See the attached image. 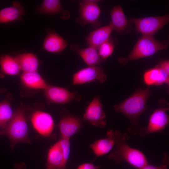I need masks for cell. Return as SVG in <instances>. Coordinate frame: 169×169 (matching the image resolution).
<instances>
[{
    "label": "cell",
    "instance_id": "cell-28",
    "mask_svg": "<svg viewBox=\"0 0 169 169\" xmlns=\"http://www.w3.org/2000/svg\"><path fill=\"white\" fill-rule=\"evenodd\" d=\"M167 165L165 164H162L160 166H157L147 164L141 169H167Z\"/></svg>",
    "mask_w": 169,
    "mask_h": 169
},
{
    "label": "cell",
    "instance_id": "cell-11",
    "mask_svg": "<svg viewBox=\"0 0 169 169\" xmlns=\"http://www.w3.org/2000/svg\"><path fill=\"white\" fill-rule=\"evenodd\" d=\"M168 107L162 106L156 110L151 115L147 126L145 127V135L161 132L168 125L169 118L167 112Z\"/></svg>",
    "mask_w": 169,
    "mask_h": 169
},
{
    "label": "cell",
    "instance_id": "cell-5",
    "mask_svg": "<svg viewBox=\"0 0 169 169\" xmlns=\"http://www.w3.org/2000/svg\"><path fill=\"white\" fill-rule=\"evenodd\" d=\"M129 22L135 24L137 31L143 36H153L169 21V14L140 18H131Z\"/></svg>",
    "mask_w": 169,
    "mask_h": 169
},
{
    "label": "cell",
    "instance_id": "cell-12",
    "mask_svg": "<svg viewBox=\"0 0 169 169\" xmlns=\"http://www.w3.org/2000/svg\"><path fill=\"white\" fill-rule=\"evenodd\" d=\"M82 125V121L79 118L66 113L62 117L57 126L61 137L69 139L79 131Z\"/></svg>",
    "mask_w": 169,
    "mask_h": 169
},
{
    "label": "cell",
    "instance_id": "cell-9",
    "mask_svg": "<svg viewBox=\"0 0 169 169\" xmlns=\"http://www.w3.org/2000/svg\"><path fill=\"white\" fill-rule=\"evenodd\" d=\"M107 78L104 70L101 67L88 66L79 70L73 74L72 84L73 85H78L93 81L103 83Z\"/></svg>",
    "mask_w": 169,
    "mask_h": 169
},
{
    "label": "cell",
    "instance_id": "cell-1",
    "mask_svg": "<svg viewBox=\"0 0 169 169\" xmlns=\"http://www.w3.org/2000/svg\"><path fill=\"white\" fill-rule=\"evenodd\" d=\"M151 92L149 88L139 89L123 101L114 106L115 110L123 114L131 122L127 131L134 135L145 136V127L140 125L139 120L141 115L147 108V102Z\"/></svg>",
    "mask_w": 169,
    "mask_h": 169
},
{
    "label": "cell",
    "instance_id": "cell-14",
    "mask_svg": "<svg viewBox=\"0 0 169 169\" xmlns=\"http://www.w3.org/2000/svg\"><path fill=\"white\" fill-rule=\"evenodd\" d=\"M67 161L59 141L52 146L48 151L46 169H65Z\"/></svg>",
    "mask_w": 169,
    "mask_h": 169
},
{
    "label": "cell",
    "instance_id": "cell-8",
    "mask_svg": "<svg viewBox=\"0 0 169 169\" xmlns=\"http://www.w3.org/2000/svg\"><path fill=\"white\" fill-rule=\"evenodd\" d=\"M106 114L104 111L100 97H94L86 107L82 120L95 127L103 128L106 125Z\"/></svg>",
    "mask_w": 169,
    "mask_h": 169
},
{
    "label": "cell",
    "instance_id": "cell-20",
    "mask_svg": "<svg viewBox=\"0 0 169 169\" xmlns=\"http://www.w3.org/2000/svg\"><path fill=\"white\" fill-rule=\"evenodd\" d=\"M114 131H109L107 132L106 138L96 140L90 145L96 157L106 154L112 149L115 145V142L113 137Z\"/></svg>",
    "mask_w": 169,
    "mask_h": 169
},
{
    "label": "cell",
    "instance_id": "cell-23",
    "mask_svg": "<svg viewBox=\"0 0 169 169\" xmlns=\"http://www.w3.org/2000/svg\"><path fill=\"white\" fill-rule=\"evenodd\" d=\"M15 58L23 72L37 71L39 65L37 56L32 53H24L19 54Z\"/></svg>",
    "mask_w": 169,
    "mask_h": 169
},
{
    "label": "cell",
    "instance_id": "cell-29",
    "mask_svg": "<svg viewBox=\"0 0 169 169\" xmlns=\"http://www.w3.org/2000/svg\"><path fill=\"white\" fill-rule=\"evenodd\" d=\"M26 166L23 162L16 163L14 165V169H25Z\"/></svg>",
    "mask_w": 169,
    "mask_h": 169
},
{
    "label": "cell",
    "instance_id": "cell-4",
    "mask_svg": "<svg viewBox=\"0 0 169 169\" xmlns=\"http://www.w3.org/2000/svg\"><path fill=\"white\" fill-rule=\"evenodd\" d=\"M168 41H159L153 36H143L138 39L132 51L125 58L119 57L118 61L125 66L128 62L151 56L159 51L167 49Z\"/></svg>",
    "mask_w": 169,
    "mask_h": 169
},
{
    "label": "cell",
    "instance_id": "cell-19",
    "mask_svg": "<svg viewBox=\"0 0 169 169\" xmlns=\"http://www.w3.org/2000/svg\"><path fill=\"white\" fill-rule=\"evenodd\" d=\"M24 8L18 1H14L12 6L0 10V23L21 21L25 14Z\"/></svg>",
    "mask_w": 169,
    "mask_h": 169
},
{
    "label": "cell",
    "instance_id": "cell-25",
    "mask_svg": "<svg viewBox=\"0 0 169 169\" xmlns=\"http://www.w3.org/2000/svg\"><path fill=\"white\" fill-rule=\"evenodd\" d=\"M5 99L0 102V128L3 129L12 118L13 113L10 104V96L7 94Z\"/></svg>",
    "mask_w": 169,
    "mask_h": 169
},
{
    "label": "cell",
    "instance_id": "cell-16",
    "mask_svg": "<svg viewBox=\"0 0 169 169\" xmlns=\"http://www.w3.org/2000/svg\"><path fill=\"white\" fill-rule=\"evenodd\" d=\"M70 49L80 56L88 66H97L105 60L100 56L97 49L89 46L85 48H80L77 44L71 45Z\"/></svg>",
    "mask_w": 169,
    "mask_h": 169
},
{
    "label": "cell",
    "instance_id": "cell-27",
    "mask_svg": "<svg viewBox=\"0 0 169 169\" xmlns=\"http://www.w3.org/2000/svg\"><path fill=\"white\" fill-rule=\"evenodd\" d=\"M100 166H96L92 163H84L79 165L77 169H99Z\"/></svg>",
    "mask_w": 169,
    "mask_h": 169
},
{
    "label": "cell",
    "instance_id": "cell-13",
    "mask_svg": "<svg viewBox=\"0 0 169 169\" xmlns=\"http://www.w3.org/2000/svg\"><path fill=\"white\" fill-rule=\"evenodd\" d=\"M145 84L148 86L169 84V71L160 67L157 64L155 68L146 71L143 75Z\"/></svg>",
    "mask_w": 169,
    "mask_h": 169
},
{
    "label": "cell",
    "instance_id": "cell-22",
    "mask_svg": "<svg viewBox=\"0 0 169 169\" xmlns=\"http://www.w3.org/2000/svg\"><path fill=\"white\" fill-rule=\"evenodd\" d=\"M111 24L113 30L119 33L124 31L127 27V20L121 6H114L110 11Z\"/></svg>",
    "mask_w": 169,
    "mask_h": 169
},
{
    "label": "cell",
    "instance_id": "cell-24",
    "mask_svg": "<svg viewBox=\"0 0 169 169\" xmlns=\"http://www.w3.org/2000/svg\"><path fill=\"white\" fill-rule=\"evenodd\" d=\"M0 75H16L21 70L15 57L8 55H3L0 57Z\"/></svg>",
    "mask_w": 169,
    "mask_h": 169
},
{
    "label": "cell",
    "instance_id": "cell-6",
    "mask_svg": "<svg viewBox=\"0 0 169 169\" xmlns=\"http://www.w3.org/2000/svg\"><path fill=\"white\" fill-rule=\"evenodd\" d=\"M98 0H83L79 3V17L76 22L82 26L89 24L95 29L101 25L99 20L101 10L97 4Z\"/></svg>",
    "mask_w": 169,
    "mask_h": 169
},
{
    "label": "cell",
    "instance_id": "cell-2",
    "mask_svg": "<svg viewBox=\"0 0 169 169\" xmlns=\"http://www.w3.org/2000/svg\"><path fill=\"white\" fill-rule=\"evenodd\" d=\"M113 137L116 148L108 156L109 159L117 164L125 161L138 169L148 164L146 156L142 152L127 144L128 138L127 133L117 130L114 131Z\"/></svg>",
    "mask_w": 169,
    "mask_h": 169
},
{
    "label": "cell",
    "instance_id": "cell-7",
    "mask_svg": "<svg viewBox=\"0 0 169 169\" xmlns=\"http://www.w3.org/2000/svg\"><path fill=\"white\" fill-rule=\"evenodd\" d=\"M43 91L49 103L64 104L73 101H79L81 98L79 93L63 87L48 84Z\"/></svg>",
    "mask_w": 169,
    "mask_h": 169
},
{
    "label": "cell",
    "instance_id": "cell-15",
    "mask_svg": "<svg viewBox=\"0 0 169 169\" xmlns=\"http://www.w3.org/2000/svg\"><path fill=\"white\" fill-rule=\"evenodd\" d=\"M47 35L44 39L43 49L51 53H59L68 46L67 41L54 30L46 29Z\"/></svg>",
    "mask_w": 169,
    "mask_h": 169
},
{
    "label": "cell",
    "instance_id": "cell-3",
    "mask_svg": "<svg viewBox=\"0 0 169 169\" xmlns=\"http://www.w3.org/2000/svg\"><path fill=\"white\" fill-rule=\"evenodd\" d=\"M0 135L8 137L12 149L17 144L25 143L30 144L26 111L22 105L14 112L10 120L0 131Z\"/></svg>",
    "mask_w": 169,
    "mask_h": 169
},
{
    "label": "cell",
    "instance_id": "cell-10",
    "mask_svg": "<svg viewBox=\"0 0 169 169\" xmlns=\"http://www.w3.org/2000/svg\"><path fill=\"white\" fill-rule=\"evenodd\" d=\"M32 125L40 135L45 137L50 136L54 127V122L51 115L40 110L34 112L31 117Z\"/></svg>",
    "mask_w": 169,
    "mask_h": 169
},
{
    "label": "cell",
    "instance_id": "cell-18",
    "mask_svg": "<svg viewBox=\"0 0 169 169\" xmlns=\"http://www.w3.org/2000/svg\"><path fill=\"white\" fill-rule=\"evenodd\" d=\"M37 13L54 15L60 14L62 19L66 20L70 17L68 11L63 8L60 2L58 0H44L36 9Z\"/></svg>",
    "mask_w": 169,
    "mask_h": 169
},
{
    "label": "cell",
    "instance_id": "cell-17",
    "mask_svg": "<svg viewBox=\"0 0 169 169\" xmlns=\"http://www.w3.org/2000/svg\"><path fill=\"white\" fill-rule=\"evenodd\" d=\"M113 30L110 23L108 25L97 28L90 32L86 38L89 46L97 49L102 44L109 39Z\"/></svg>",
    "mask_w": 169,
    "mask_h": 169
},
{
    "label": "cell",
    "instance_id": "cell-21",
    "mask_svg": "<svg viewBox=\"0 0 169 169\" xmlns=\"http://www.w3.org/2000/svg\"><path fill=\"white\" fill-rule=\"evenodd\" d=\"M20 79L23 84L30 89L43 90L48 85L37 71L23 72Z\"/></svg>",
    "mask_w": 169,
    "mask_h": 169
},
{
    "label": "cell",
    "instance_id": "cell-26",
    "mask_svg": "<svg viewBox=\"0 0 169 169\" xmlns=\"http://www.w3.org/2000/svg\"><path fill=\"white\" fill-rule=\"evenodd\" d=\"M114 47L113 42L110 37L108 40L102 44L97 49L100 57L105 60L112 55Z\"/></svg>",
    "mask_w": 169,
    "mask_h": 169
},
{
    "label": "cell",
    "instance_id": "cell-30",
    "mask_svg": "<svg viewBox=\"0 0 169 169\" xmlns=\"http://www.w3.org/2000/svg\"><path fill=\"white\" fill-rule=\"evenodd\" d=\"M6 91V89L4 88H2L0 89V94L3 92H5Z\"/></svg>",
    "mask_w": 169,
    "mask_h": 169
}]
</instances>
